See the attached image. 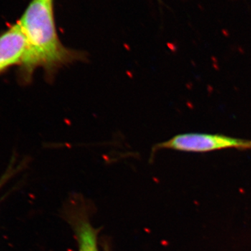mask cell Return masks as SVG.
<instances>
[{"label": "cell", "mask_w": 251, "mask_h": 251, "mask_svg": "<svg viewBox=\"0 0 251 251\" xmlns=\"http://www.w3.org/2000/svg\"><path fill=\"white\" fill-rule=\"evenodd\" d=\"M18 22L27 40L20 65L23 82H29L38 68L51 77L60 68L83 59V54L67 49L61 42L54 21L53 0H31Z\"/></svg>", "instance_id": "obj_1"}, {"label": "cell", "mask_w": 251, "mask_h": 251, "mask_svg": "<svg viewBox=\"0 0 251 251\" xmlns=\"http://www.w3.org/2000/svg\"><path fill=\"white\" fill-rule=\"evenodd\" d=\"M246 141L224 135L184 133L158 144L154 150L168 149L188 152H207L228 148L243 150Z\"/></svg>", "instance_id": "obj_2"}, {"label": "cell", "mask_w": 251, "mask_h": 251, "mask_svg": "<svg viewBox=\"0 0 251 251\" xmlns=\"http://www.w3.org/2000/svg\"><path fill=\"white\" fill-rule=\"evenodd\" d=\"M27 50V40L18 22L0 34V73L21 65Z\"/></svg>", "instance_id": "obj_3"}, {"label": "cell", "mask_w": 251, "mask_h": 251, "mask_svg": "<svg viewBox=\"0 0 251 251\" xmlns=\"http://www.w3.org/2000/svg\"><path fill=\"white\" fill-rule=\"evenodd\" d=\"M69 219L76 237L78 251H99V229L92 226L87 214L80 211L72 213Z\"/></svg>", "instance_id": "obj_4"}, {"label": "cell", "mask_w": 251, "mask_h": 251, "mask_svg": "<svg viewBox=\"0 0 251 251\" xmlns=\"http://www.w3.org/2000/svg\"><path fill=\"white\" fill-rule=\"evenodd\" d=\"M243 150H251V140H247Z\"/></svg>", "instance_id": "obj_5"}, {"label": "cell", "mask_w": 251, "mask_h": 251, "mask_svg": "<svg viewBox=\"0 0 251 251\" xmlns=\"http://www.w3.org/2000/svg\"></svg>", "instance_id": "obj_6"}]
</instances>
